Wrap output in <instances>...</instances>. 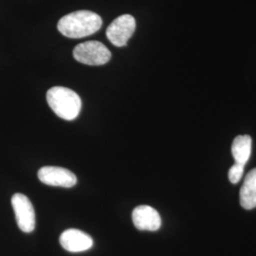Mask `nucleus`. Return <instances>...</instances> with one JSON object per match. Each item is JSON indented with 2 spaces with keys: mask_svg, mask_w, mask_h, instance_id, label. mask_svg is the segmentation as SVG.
Here are the masks:
<instances>
[{
  "mask_svg": "<svg viewBox=\"0 0 256 256\" xmlns=\"http://www.w3.org/2000/svg\"><path fill=\"white\" fill-rule=\"evenodd\" d=\"M102 25L101 16L90 10H78L64 16L58 22L59 32L68 38H84L97 32Z\"/></svg>",
  "mask_w": 256,
  "mask_h": 256,
  "instance_id": "1",
  "label": "nucleus"
},
{
  "mask_svg": "<svg viewBox=\"0 0 256 256\" xmlns=\"http://www.w3.org/2000/svg\"><path fill=\"white\" fill-rule=\"evenodd\" d=\"M50 108L61 119L74 120L82 108V101L76 92L64 86H54L46 93Z\"/></svg>",
  "mask_w": 256,
  "mask_h": 256,
  "instance_id": "2",
  "label": "nucleus"
},
{
  "mask_svg": "<svg viewBox=\"0 0 256 256\" xmlns=\"http://www.w3.org/2000/svg\"><path fill=\"white\" fill-rule=\"evenodd\" d=\"M74 57L76 61L88 66H102L110 62V50L98 41H88L74 48Z\"/></svg>",
  "mask_w": 256,
  "mask_h": 256,
  "instance_id": "3",
  "label": "nucleus"
},
{
  "mask_svg": "<svg viewBox=\"0 0 256 256\" xmlns=\"http://www.w3.org/2000/svg\"><path fill=\"white\" fill-rule=\"evenodd\" d=\"M136 30V20L130 14H122L115 19L106 28V36L116 46L128 44Z\"/></svg>",
  "mask_w": 256,
  "mask_h": 256,
  "instance_id": "4",
  "label": "nucleus"
},
{
  "mask_svg": "<svg viewBox=\"0 0 256 256\" xmlns=\"http://www.w3.org/2000/svg\"><path fill=\"white\" fill-rule=\"evenodd\" d=\"M19 229L24 232H32L36 228V212L32 202L23 194H14L12 198Z\"/></svg>",
  "mask_w": 256,
  "mask_h": 256,
  "instance_id": "5",
  "label": "nucleus"
},
{
  "mask_svg": "<svg viewBox=\"0 0 256 256\" xmlns=\"http://www.w3.org/2000/svg\"><path fill=\"white\" fill-rule=\"evenodd\" d=\"M38 178L46 185L64 188H72L77 183V178L72 171L57 166L42 167L38 171Z\"/></svg>",
  "mask_w": 256,
  "mask_h": 256,
  "instance_id": "6",
  "label": "nucleus"
},
{
  "mask_svg": "<svg viewBox=\"0 0 256 256\" xmlns=\"http://www.w3.org/2000/svg\"><path fill=\"white\" fill-rule=\"evenodd\" d=\"M132 220L140 230L155 232L162 226V218L158 210L148 205H140L132 212Z\"/></svg>",
  "mask_w": 256,
  "mask_h": 256,
  "instance_id": "7",
  "label": "nucleus"
},
{
  "mask_svg": "<svg viewBox=\"0 0 256 256\" xmlns=\"http://www.w3.org/2000/svg\"><path fill=\"white\" fill-rule=\"evenodd\" d=\"M60 244L66 250L70 252H82L93 246L92 238L80 230L68 229L60 236Z\"/></svg>",
  "mask_w": 256,
  "mask_h": 256,
  "instance_id": "8",
  "label": "nucleus"
},
{
  "mask_svg": "<svg viewBox=\"0 0 256 256\" xmlns=\"http://www.w3.org/2000/svg\"><path fill=\"white\" fill-rule=\"evenodd\" d=\"M240 204L246 210L256 208V168L247 174L240 189Z\"/></svg>",
  "mask_w": 256,
  "mask_h": 256,
  "instance_id": "9",
  "label": "nucleus"
},
{
  "mask_svg": "<svg viewBox=\"0 0 256 256\" xmlns=\"http://www.w3.org/2000/svg\"><path fill=\"white\" fill-rule=\"evenodd\" d=\"M252 153V138L248 135L238 136L232 146V154L236 164L246 165Z\"/></svg>",
  "mask_w": 256,
  "mask_h": 256,
  "instance_id": "10",
  "label": "nucleus"
},
{
  "mask_svg": "<svg viewBox=\"0 0 256 256\" xmlns=\"http://www.w3.org/2000/svg\"><path fill=\"white\" fill-rule=\"evenodd\" d=\"M244 168H245V165L236 164V162L232 165L229 170L230 182L234 184L239 182L244 173Z\"/></svg>",
  "mask_w": 256,
  "mask_h": 256,
  "instance_id": "11",
  "label": "nucleus"
}]
</instances>
